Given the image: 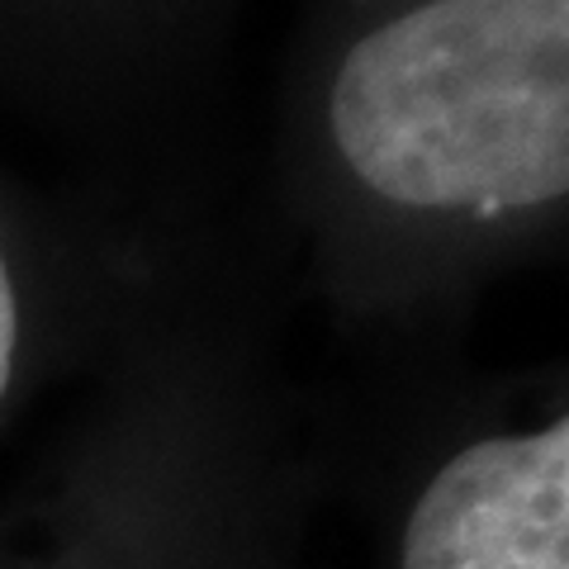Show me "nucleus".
Wrapping results in <instances>:
<instances>
[{
	"label": "nucleus",
	"instance_id": "nucleus-1",
	"mask_svg": "<svg viewBox=\"0 0 569 569\" xmlns=\"http://www.w3.org/2000/svg\"><path fill=\"white\" fill-rule=\"evenodd\" d=\"M351 171L413 209H527L569 186V0H432L332 86Z\"/></svg>",
	"mask_w": 569,
	"mask_h": 569
},
{
	"label": "nucleus",
	"instance_id": "nucleus-2",
	"mask_svg": "<svg viewBox=\"0 0 569 569\" xmlns=\"http://www.w3.org/2000/svg\"><path fill=\"white\" fill-rule=\"evenodd\" d=\"M399 569H569V422L460 451L418 498Z\"/></svg>",
	"mask_w": 569,
	"mask_h": 569
},
{
	"label": "nucleus",
	"instance_id": "nucleus-3",
	"mask_svg": "<svg viewBox=\"0 0 569 569\" xmlns=\"http://www.w3.org/2000/svg\"><path fill=\"white\" fill-rule=\"evenodd\" d=\"M14 337H20V318H14V290H10V271L0 257V395L10 385V366H14Z\"/></svg>",
	"mask_w": 569,
	"mask_h": 569
}]
</instances>
